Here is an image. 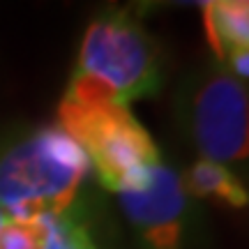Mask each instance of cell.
<instances>
[{
    "label": "cell",
    "mask_w": 249,
    "mask_h": 249,
    "mask_svg": "<svg viewBox=\"0 0 249 249\" xmlns=\"http://www.w3.org/2000/svg\"><path fill=\"white\" fill-rule=\"evenodd\" d=\"M205 39L213 49L214 62L224 65L226 55L249 39V2L247 0H210L203 5Z\"/></svg>",
    "instance_id": "8992f818"
},
{
    "label": "cell",
    "mask_w": 249,
    "mask_h": 249,
    "mask_svg": "<svg viewBox=\"0 0 249 249\" xmlns=\"http://www.w3.org/2000/svg\"><path fill=\"white\" fill-rule=\"evenodd\" d=\"M124 217L148 249H180L185 233L187 194L180 176L166 164H157L148 185L139 192L118 194Z\"/></svg>",
    "instance_id": "5b68a950"
},
{
    "label": "cell",
    "mask_w": 249,
    "mask_h": 249,
    "mask_svg": "<svg viewBox=\"0 0 249 249\" xmlns=\"http://www.w3.org/2000/svg\"><path fill=\"white\" fill-rule=\"evenodd\" d=\"M7 222V217H5V213H2V210H0V226H2V224Z\"/></svg>",
    "instance_id": "9c48e42d"
},
{
    "label": "cell",
    "mask_w": 249,
    "mask_h": 249,
    "mask_svg": "<svg viewBox=\"0 0 249 249\" xmlns=\"http://www.w3.org/2000/svg\"><path fill=\"white\" fill-rule=\"evenodd\" d=\"M247 88L219 62H203L180 81L176 116L203 160L240 161L249 150Z\"/></svg>",
    "instance_id": "3957f363"
},
{
    "label": "cell",
    "mask_w": 249,
    "mask_h": 249,
    "mask_svg": "<svg viewBox=\"0 0 249 249\" xmlns=\"http://www.w3.org/2000/svg\"><path fill=\"white\" fill-rule=\"evenodd\" d=\"M74 70L108 83L127 107L155 97L164 83L161 46L129 9H107L90 21Z\"/></svg>",
    "instance_id": "277c9868"
},
{
    "label": "cell",
    "mask_w": 249,
    "mask_h": 249,
    "mask_svg": "<svg viewBox=\"0 0 249 249\" xmlns=\"http://www.w3.org/2000/svg\"><path fill=\"white\" fill-rule=\"evenodd\" d=\"M180 182L185 194L208 198L226 208H245L249 201L247 187L240 182V178L229 166L213 160H196L185 171Z\"/></svg>",
    "instance_id": "52a82bcc"
},
{
    "label": "cell",
    "mask_w": 249,
    "mask_h": 249,
    "mask_svg": "<svg viewBox=\"0 0 249 249\" xmlns=\"http://www.w3.org/2000/svg\"><path fill=\"white\" fill-rule=\"evenodd\" d=\"M0 249H42L35 224L7 222L0 226Z\"/></svg>",
    "instance_id": "ba28073f"
},
{
    "label": "cell",
    "mask_w": 249,
    "mask_h": 249,
    "mask_svg": "<svg viewBox=\"0 0 249 249\" xmlns=\"http://www.w3.org/2000/svg\"><path fill=\"white\" fill-rule=\"evenodd\" d=\"M90 171L86 152L58 124L5 139L0 141V210L21 224L67 213Z\"/></svg>",
    "instance_id": "6da1fadb"
},
{
    "label": "cell",
    "mask_w": 249,
    "mask_h": 249,
    "mask_svg": "<svg viewBox=\"0 0 249 249\" xmlns=\"http://www.w3.org/2000/svg\"><path fill=\"white\" fill-rule=\"evenodd\" d=\"M58 127L81 145L99 185L108 192H139L160 164L152 136L124 104L60 102Z\"/></svg>",
    "instance_id": "7a4b0ae2"
}]
</instances>
